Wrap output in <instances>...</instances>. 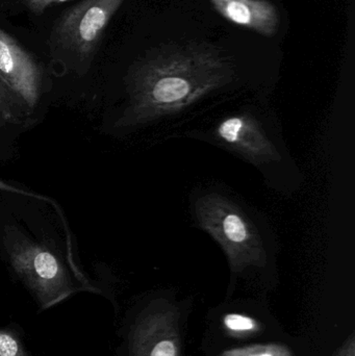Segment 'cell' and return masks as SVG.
Here are the masks:
<instances>
[{"instance_id":"cell-6","label":"cell","mask_w":355,"mask_h":356,"mask_svg":"<svg viewBox=\"0 0 355 356\" xmlns=\"http://www.w3.org/2000/svg\"><path fill=\"white\" fill-rule=\"evenodd\" d=\"M0 79L33 112L44 91V71L8 31L0 29Z\"/></svg>"},{"instance_id":"cell-14","label":"cell","mask_w":355,"mask_h":356,"mask_svg":"<svg viewBox=\"0 0 355 356\" xmlns=\"http://www.w3.org/2000/svg\"><path fill=\"white\" fill-rule=\"evenodd\" d=\"M336 356H355V341L354 336H352L349 340L344 344L341 350Z\"/></svg>"},{"instance_id":"cell-12","label":"cell","mask_w":355,"mask_h":356,"mask_svg":"<svg viewBox=\"0 0 355 356\" xmlns=\"http://www.w3.org/2000/svg\"><path fill=\"white\" fill-rule=\"evenodd\" d=\"M219 356H294L291 349L285 345L265 344L250 345L227 349Z\"/></svg>"},{"instance_id":"cell-2","label":"cell","mask_w":355,"mask_h":356,"mask_svg":"<svg viewBox=\"0 0 355 356\" xmlns=\"http://www.w3.org/2000/svg\"><path fill=\"white\" fill-rule=\"evenodd\" d=\"M181 138L208 144L249 165L279 196L293 197L306 182L267 96L224 102L185 125L173 139Z\"/></svg>"},{"instance_id":"cell-4","label":"cell","mask_w":355,"mask_h":356,"mask_svg":"<svg viewBox=\"0 0 355 356\" xmlns=\"http://www.w3.org/2000/svg\"><path fill=\"white\" fill-rule=\"evenodd\" d=\"M0 245L13 273L33 295L40 311L51 309L79 292L100 293L72 257L20 225L0 224Z\"/></svg>"},{"instance_id":"cell-9","label":"cell","mask_w":355,"mask_h":356,"mask_svg":"<svg viewBox=\"0 0 355 356\" xmlns=\"http://www.w3.org/2000/svg\"><path fill=\"white\" fill-rule=\"evenodd\" d=\"M29 111L0 79V125L18 124L26 120Z\"/></svg>"},{"instance_id":"cell-11","label":"cell","mask_w":355,"mask_h":356,"mask_svg":"<svg viewBox=\"0 0 355 356\" xmlns=\"http://www.w3.org/2000/svg\"><path fill=\"white\" fill-rule=\"evenodd\" d=\"M223 326L225 330L237 337H247L261 332V323L249 316L242 314H227L223 318Z\"/></svg>"},{"instance_id":"cell-1","label":"cell","mask_w":355,"mask_h":356,"mask_svg":"<svg viewBox=\"0 0 355 356\" xmlns=\"http://www.w3.org/2000/svg\"><path fill=\"white\" fill-rule=\"evenodd\" d=\"M243 75L231 56L208 45L156 48L135 60L110 129L119 136L150 131L167 141L212 108L242 97Z\"/></svg>"},{"instance_id":"cell-13","label":"cell","mask_w":355,"mask_h":356,"mask_svg":"<svg viewBox=\"0 0 355 356\" xmlns=\"http://www.w3.org/2000/svg\"><path fill=\"white\" fill-rule=\"evenodd\" d=\"M65 1H68V0H23V3L29 12L39 16V15L43 14L52 4L62 3Z\"/></svg>"},{"instance_id":"cell-10","label":"cell","mask_w":355,"mask_h":356,"mask_svg":"<svg viewBox=\"0 0 355 356\" xmlns=\"http://www.w3.org/2000/svg\"><path fill=\"white\" fill-rule=\"evenodd\" d=\"M24 336L19 324L0 326V356H33L25 344Z\"/></svg>"},{"instance_id":"cell-7","label":"cell","mask_w":355,"mask_h":356,"mask_svg":"<svg viewBox=\"0 0 355 356\" xmlns=\"http://www.w3.org/2000/svg\"><path fill=\"white\" fill-rule=\"evenodd\" d=\"M129 356H179L176 316L170 307L145 309L127 334Z\"/></svg>"},{"instance_id":"cell-8","label":"cell","mask_w":355,"mask_h":356,"mask_svg":"<svg viewBox=\"0 0 355 356\" xmlns=\"http://www.w3.org/2000/svg\"><path fill=\"white\" fill-rule=\"evenodd\" d=\"M229 22L251 29L265 37H274L279 27L276 6L268 0H208Z\"/></svg>"},{"instance_id":"cell-3","label":"cell","mask_w":355,"mask_h":356,"mask_svg":"<svg viewBox=\"0 0 355 356\" xmlns=\"http://www.w3.org/2000/svg\"><path fill=\"white\" fill-rule=\"evenodd\" d=\"M188 207L194 226L224 253L233 280L274 273L281 244L264 211L220 181L196 186Z\"/></svg>"},{"instance_id":"cell-15","label":"cell","mask_w":355,"mask_h":356,"mask_svg":"<svg viewBox=\"0 0 355 356\" xmlns=\"http://www.w3.org/2000/svg\"><path fill=\"white\" fill-rule=\"evenodd\" d=\"M0 190L8 191V192L17 193V194L23 195H31L29 193L25 192V191L21 190V188H14V186H10V184H6L0 179Z\"/></svg>"},{"instance_id":"cell-5","label":"cell","mask_w":355,"mask_h":356,"mask_svg":"<svg viewBox=\"0 0 355 356\" xmlns=\"http://www.w3.org/2000/svg\"><path fill=\"white\" fill-rule=\"evenodd\" d=\"M125 0H81L65 10L50 33V54L67 68H89L102 38Z\"/></svg>"}]
</instances>
